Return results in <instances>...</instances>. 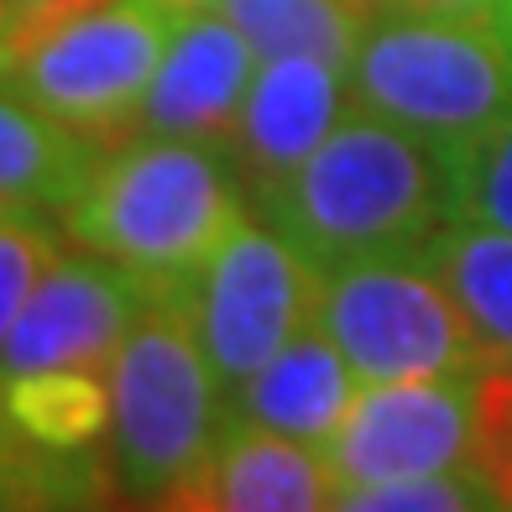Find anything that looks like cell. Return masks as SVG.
Instances as JSON below:
<instances>
[{"instance_id": "cell-1", "label": "cell", "mask_w": 512, "mask_h": 512, "mask_svg": "<svg viewBox=\"0 0 512 512\" xmlns=\"http://www.w3.org/2000/svg\"><path fill=\"white\" fill-rule=\"evenodd\" d=\"M256 209L319 272L418 256L450 225V157L382 115L351 110L293 178L256 194Z\"/></svg>"}, {"instance_id": "cell-2", "label": "cell", "mask_w": 512, "mask_h": 512, "mask_svg": "<svg viewBox=\"0 0 512 512\" xmlns=\"http://www.w3.org/2000/svg\"><path fill=\"white\" fill-rule=\"evenodd\" d=\"M246 183L220 142L131 136L100 157L84 194L63 209L68 241L178 288L246 215Z\"/></svg>"}, {"instance_id": "cell-3", "label": "cell", "mask_w": 512, "mask_h": 512, "mask_svg": "<svg viewBox=\"0 0 512 512\" xmlns=\"http://www.w3.org/2000/svg\"><path fill=\"white\" fill-rule=\"evenodd\" d=\"M345 84L356 110L455 157L512 110V42L492 16L371 11Z\"/></svg>"}, {"instance_id": "cell-4", "label": "cell", "mask_w": 512, "mask_h": 512, "mask_svg": "<svg viewBox=\"0 0 512 512\" xmlns=\"http://www.w3.org/2000/svg\"><path fill=\"white\" fill-rule=\"evenodd\" d=\"M110 377V465L121 497L157 507L183 481H199L215 460V366L194 335L178 288H162L152 309L131 324Z\"/></svg>"}, {"instance_id": "cell-5", "label": "cell", "mask_w": 512, "mask_h": 512, "mask_svg": "<svg viewBox=\"0 0 512 512\" xmlns=\"http://www.w3.org/2000/svg\"><path fill=\"white\" fill-rule=\"evenodd\" d=\"M178 16L162 0H105L37 32L0 37V79L95 142H126Z\"/></svg>"}, {"instance_id": "cell-6", "label": "cell", "mask_w": 512, "mask_h": 512, "mask_svg": "<svg viewBox=\"0 0 512 512\" xmlns=\"http://www.w3.org/2000/svg\"><path fill=\"white\" fill-rule=\"evenodd\" d=\"M314 324L361 382L476 377L492 366L424 256H377L319 277Z\"/></svg>"}, {"instance_id": "cell-7", "label": "cell", "mask_w": 512, "mask_h": 512, "mask_svg": "<svg viewBox=\"0 0 512 512\" xmlns=\"http://www.w3.org/2000/svg\"><path fill=\"white\" fill-rule=\"evenodd\" d=\"M319 277L324 272L288 236L241 220L189 283H178V298L225 392L251 382L298 335L304 314H314Z\"/></svg>"}, {"instance_id": "cell-8", "label": "cell", "mask_w": 512, "mask_h": 512, "mask_svg": "<svg viewBox=\"0 0 512 512\" xmlns=\"http://www.w3.org/2000/svg\"><path fill=\"white\" fill-rule=\"evenodd\" d=\"M319 455L335 486L486 471L481 371L476 377L366 382Z\"/></svg>"}, {"instance_id": "cell-9", "label": "cell", "mask_w": 512, "mask_h": 512, "mask_svg": "<svg viewBox=\"0 0 512 512\" xmlns=\"http://www.w3.org/2000/svg\"><path fill=\"white\" fill-rule=\"evenodd\" d=\"M157 293V283L110 262V256H58L37 283L32 304L21 309L16 330L0 345V377L58 366H110V356L121 351V340L152 309Z\"/></svg>"}, {"instance_id": "cell-10", "label": "cell", "mask_w": 512, "mask_h": 512, "mask_svg": "<svg viewBox=\"0 0 512 512\" xmlns=\"http://www.w3.org/2000/svg\"><path fill=\"white\" fill-rule=\"evenodd\" d=\"M251 42L225 11L178 16L173 42L162 53L142 105L131 115V136H183V142H230L236 115L251 89Z\"/></svg>"}, {"instance_id": "cell-11", "label": "cell", "mask_w": 512, "mask_h": 512, "mask_svg": "<svg viewBox=\"0 0 512 512\" xmlns=\"http://www.w3.org/2000/svg\"><path fill=\"white\" fill-rule=\"evenodd\" d=\"M340 74L345 68L309 53L262 58V74L251 79L236 131L225 142L251 199L293 178L324 147V136L340 126V95L351 89L340 84Z\"/></svg>"}, {"instance_id": "cell-12", "label": "cell", "mask_w": 512, "mask_h": 512, "mask_svg": "<svg viewBox=\"0 0 512 512\" xmlns=\"http://www.w3.org/2000/svg\"><path fill=\"white\" fill-rule=\"evenodd\" d=\"M356 403V366L340 356V345L309 324L277 351L251 382H241L225 403L230 424H251L267 434L324 445L340 418Z\"/></svg>"}, {"instance_id": "cell-13", "label": "cell", "mask_w": 512, "mask_h": 512, "mask_svg": "<svg viewBox=\"0 0 512 512\" xmlns=\"http://www.w3.org/2000/svg\"><path fill=\"white\" fill-rule=\"evenodd\" d=\"M100 142L42 115L0 79V209H68L100 168Z\"/></svg>"}, {"instance_id": "cell-14", "label": "cell", "mask_w": 512, "mask_h": 512, "mask_svg": "<svg viewBox=\"0 0 512 512\" xmlns=\"http://www.w3.org/2000/svg\"><path fill=\"white\" fill-rule=\"evenodd\" d=\"M330 481L324 455L230 418L209 460V492L220 512H330Z\"/></svg>"}, {"instance_id": "cell-15", "label": "cell", "mask_w": 512, "mask_h": 512, "mask_svg": "<svg viewBox=\"0 0 512 512\" xmlns=\"http://www.w3.org/2000/svg\"><path fill=\"white\" fill-rule=\"evenodd\" d=\"M418 256L455 298L481 351L512 366V230L481 220H450Z\"/></svg>"}, {"instance_id": "cell-16", "label": "cell", "mask_w": 512, "mask_h": 512, "mask_svg": "<svg viewBox=\"0 0 512 512\" xmlns=\"http://www.w3.org/2000/svg\"><path fill=\"white\" fill-rule=\"evenodd\" d=\"M0 413L48 455H100L110 434V377L89 366L0 377Z\"/></svg>"}, {"instance_id": "cell-17", "label": "cell", "mask_w": 512, "mask_h": 512, "mask_svg": "<svg viewBox=\"0 0 512 512\" xmlns=\"http://www.w3.org/2000/svg\"><path fill=\"white\" fill-rule=\"evenodd\" d=\"M220 11L241 27L256 58L309 53L335 68H351L356 42L371 21V0H220Z\"/></svg>"}, {"instance_id": "cell-18", "label": "cell", "mask_w": 512, "mask_h": 512, "mask_svg": "<svg viewBox=\"0 0 512 512\" xmlns=\"http://www.w3.org/2000/svg\"><path fill=\"white\" fill-rule=\"evenodd\" d=\"M330 512H512V502L486 471H450V476H413L377 486H340Z\"/></svg>"}, {"instance_id": "cell-19", "label": "cell", "mask_w": 512, "mask_h": 512, "mask_svg": "<svg viewBox=\"0 0 512 512\" xmlns=\"http://www.w3.org/2000/svg\"><path fill=\"white\" fill-rule=\"evenodd\" d=\"M450 220L512 230V110L450 157Z\"/></svg>"}, {"instance_id": "cell-20", "label": "cell", "mask_w": 512, "mask_h": 512, "mask_svg": "<svg viewBox=\"0 0 512 512\" xmlns=\"http://www.w3.org/2000/svg\"><path fill=\"white\" fill-rule=\"evenodd\" d=\"M53 262H58L53 225L37 209H0V345L16 330L21 309L32 304V293Z\"/></svg>"}, {"instance_id": "cell-21", "label": "cell", "mask_w": 512, "mask_h": 512, "mask_svg": "<svg viewBox=\"0 0 512 512\" xmlns=\"http://www.w3.org/2000/svg\"><path fill=\"white\" fill-rule=\"evenodd\" d=\"M95 6H105V0H6V11H11L6 32H37V27H53V21H68Z\"/></svg>"}, {"instance_id": "cell-22", "label": "cell", "mask_w": 512, "mask_h": 512, "mask_svg": "<svg viewBox=\"0 0 512 512\" xmlns=\"http://www.w3.org/2000/svg\"><path fill=\"white\" fill-rule=\"evenodd\" d=\"M377 11H418V16H492L497 0H377Z\"/></svg>"}, {"instance_id": "cell-23", "label": "cell", "mask_w": 512, "mask_h": 512, "mask_svg": "<svg viewBox=\"0 0 512 512\" xmlns=\"http://www.w3.org/2000/svg\"><path fill=\"white\" fill-rule=\"evenodd\" d=\"M152 512H220V507H215V492H209V476H199V481H183L178 492H168Z\"/></svg>"}, {"instance_id": "cell-24", "label": "cell", "mask_w": 512, "mask_h": 512, "mask_svg": "<svg viewBox=\"0 0 512 512\" xmlns=\"http://www.w3.org/2000/svg\"><path fill=\"white\" fill-rule=\"evenodd\" d=\"M173 16H194V11H209V6H220V0H162Z\"/></svg>"}, {"instance_id": "cell-25", "label": "cell", "mask_w": 512, "mask_h": 512, "mask_svg": "<svg viewBox=\"0 0 512 512\" xmlns=\"http://www.w3.org/2000/svg\"><path fill=\"white\" fill-rule=\"evenodd\" d=\"M492 21L502 27V37L512 42V0H497V11H492Z\"/></svg>"}, {"instance_id": "cell-26", "label": "cell", "mask_w": 512, "mask_h": 512, "mask_svg": "<svg viewBox=\"0 0 512 512\" xmlns=\"http://www.w3.org/2000/svg\"><path fill=\"white\" fill-rule=\"evenodd\" d=\"M100 512H142V502H131V497H126V502H105Z\"/></svg>"}, {"instance_id": "cell-27", "label": "cell", "mask_w": 512, "mask_h": 512, "mask_svg": "<svg viewBox=\"0 0 512 512\" xmlns=\"http://www.w3.org/2000/svg\"><path fill=\"white\" fill-rule=\"evenodd\" d=\"M6 27H11V11H6V0H0V37H6Z\"/></svg>"}, {"instance_id": "cell-28", "label": "cell", "mask_w": 512, "mask_h": 512, "mask_svg": "<svg viewBox=\"0 0 512 512\" xmlns=\"http://www.w3.org/2000/svg\"><path fill=\"white\" fill-rule=\"evenodd\" d=\"M0 512H11V507H6V502H0Z\"/></svg>"}]
</instances>
